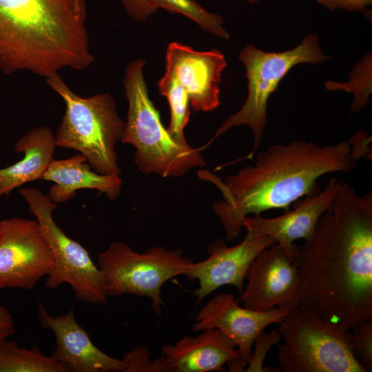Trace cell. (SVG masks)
Instances as JSON below:
<instances>
[{
	"label": "cell",
	"mask_w": 372,
	"mask_h": 372,
	"mask_svg": "<svg viewBox=\"0 0 372 372\" xmlns=\"http://www.w3.org/2000/svg\"><path fill=\"white\" fill-rule=\"evenodd\" d=\"M150 356L149 349L144 345L125 353L123 360L127 364L125 372H173L163 355L154 360Z\"/></svg>",
	"instance_id": "d4e9b609"
},
{
	"label": "cell",
	"mask_w": 372,
	"mask_h": 372,
	"mask_svg": "<svg viewBox=\"0 0 372 372\" xmlns=\"http://www.w3.org/2000/svg\"><path fill=\"white\" fill-rule=\"evenodd\" d=\"M246 231L243 240L233 247L222 239L213 241L207 248V258L189 265L183 276L191 282L198 281L194 292L198 303L224 285L234 286L240 294L251 263L262 249L275 242L269 237Z\"/></svg>",
	"instance_id": "7c38bea8"
},
{
	"label": "cell",
	"mask_w": 372,
	"mask_h": 372,
	"mask_svg": "<svg viewBox=\"0 0 372 372\" xmlns=\"http://www.w3.org/2000/svg\"><path fill=\"white\" fill-rule=\"evenodd\" d=\"M54 260L36 220H0V289H31L51 271Z\"/></svg>",
	"instance_id": "8fae6325"
},
{
	"label": "cell",
	"mask_w": 372,
	"mask_h": 372,
	"mask_svg": "<svg viewBox=\"0 0 372 372\" xmlns=\"http://www.w3.org/2000/svg\"><path fill=\"white\" fill-rule=\"evenodd\" d=\"M222 1H227V0H222ZM246 1L250 3H255L259 2L261 0H246Z\"/></svg>",
	"instance_id": "f546056e"
},
{
	"label": "cell",
	"mask_w": 372,
	"mask_h": 372,
	"mask_svg": "<svg viewBox=\"0 0 372 372\" xmlns=\"http://www.w3.org/2000/svg\"><path fill=\"white\" fill-rule=\"evenodd\" d=\"M19 194L35 217L52 254L53 267L45 286L52 289L61 285L70 286L76 298L83 302H108L103 274L88 251L69 237L55 223L53 212L56 203L36 187H21Z\"/></svg>",
	"instance_id": "9c48e42d"
},
{
	"label": "cell",
	"mask_w": 372,
	"mask_h": 372,
	"mask_svg": "<svg viewBox=\"0 0 372 372\" xmlns=\"http://www.w3.org/2000/svg\"><path fill=\"white\" fill-rule=\"evenodd\" d=\"M294 243L285 247L274 242L262 249L247 272V285L238 298L243 307L266 311L275 308L290 311L301 304V278Z\"/></svg>",
	"instance_id": "30bf717a"
},
{
	"label": "cell",
	"mask_w": 372,
	"mask_h": 372,
	"mask_svg": "<svg viewBox=\"0 0 372 372\" xmlns=\"http://www.w3.org/2000/svg\"><path fill=\"white\" fill-rule=\"evenodd\" d=\"M349 344L355 360L366 372L372 369V319L350 329Z\"/></svg>",
	"instance_id": "cb8c5ba5"
},
{
	"label": "cell",
	"mask_w": 372,
	"mask_h": 372,
	"mask_svg": "<svg viewBox=\"0 0 372 372\" xmlns=\"http://www.w3.org/2000/svg\"><path fill=\"white\" fill-rule=\"evenodd\" d=\"M317 2L331 10H343L364 12L372 3V0H316Z\"/></svg>",
	"instance_id": "83f0119b"
},
{
	"label": "cell",
	"mask_w": 372,
	"mask_h": 372,
	"mask_svg": "<svg viewBox=\"0 0 372 372\" xmlns=\"http://www.w3.org/2000/svg\"><path fill=\"white\" fill-rule=\"evenodd\" d=\"M0 372H70L63 363L47 356L39 349H26L14 340L0 343Z\"/></svg>",
	"instance_id": "ffe728a7"
},
{
	"label": "cell",
	"mask_w": 372,
	"mask_h": 372,
	"mask_svg": "<svg viewBox=\"0 0 372 372\" xmlns=\"http://www.w3.org/2000/svg\"><path fill=\"white\" fill-rule=\"evenodd\" d=\"M145 61L129 63L123 81L128 112L121 141L132 145L140 172L163 178L180 177L189 169L207 165L200 149L181 145L169 135L151 101L143 75Z\"/></svg>",
	"instance_id": "277c9868"
},
{
	"label": "cell",
	"mask_w": 372,
	"mask_h": 372,
	"mask_svg": "<svg viewBox=\"0 0 372 372\" xmlns=\"http://www.w3.org/2000/svg\"><path fill=\"white\" fill-rule=\"evenodd\" d=\"M238 59L246 68L247 99L241 108L217 129L210 143L233 127L247 125L253 132L254 146L245 158L251 159L266 126L268 100L283 77L296 65L319 64L330 58L322 50L318 37L312 34L306 36L294 48L280 52H265L247 44Z\"/></svg>",
	"instance_id": "52a82bcc"
},
{
	"label": "cell",
	"mask_w": 372,
	"mask_h": 372,
	"mask_svg": "<svg viewBox=\"0 0 372 372\" xmlns=\"http://www.w3.org/2000/svg\"><path fill=\"white\" fill-rule=\"evenodd\" d=\"M360 159L349 141L318 146L304 140L274 144L260 152L254 165L241 168L224 180L205 169L198 176L221 192L223 200L212 207L223 227L226 240L237 238L244 218L289 205L318 185V178L331 172H349Z\"/></svg>",
	"instance_id": "7a4b0ae2"
},
{
	"label": "cell",
	"mask_w": 372,
	"mask_h": 372,
	"mask_svg": "<svg viewBox=\"0 0 372 372\" xmlns=\"http://www.w3.org/2000/svg\"><path fill=\"white\" fill-rule=\"evenodd\" d=\"M338 183L339 180L332 177L323 190L317 185L303 199L295 201L291 211L280 216H248L242 221V227L290 248L296 240H306L311 236L319 218L333 200Z\"/></svg>",
	"instance_id": "2e32d148"
},
{
	"label": "cell",
	"mask_w": 372,
	"mask_h": 372,
	"mask_svg": "<svg viewBox=\"0 0 372 372\" xmlns=\"http://www.w3.org/2000/svg\"><path fill=\"white\" fill-rule=\"evenodd\" d=\"M121 1L127 14L136 21H145L158 10L153 0H121Z\"/></svg>",
	"instance_id": "4316f807"
},
{
	"label": "cell",
	"mask_w": 372,
	"mask_h": 372,
	"mask_svg": "<svg viewBox=\"0 0 372 372\" xmlns=\"http://www.w3.org/2000/svg\"><path fill=\"white\" fill-rule=\"evenodd\" d=\"M193 262L180 249L156 246L138 253L122 241L112 242L98 256L108 297L123 294L147 297L152 310L159 316L165 305L161 297L164 283L183 275Z\"/></svg>",
	"instance_id": "ba28073f"
},
{
	"label": "cell",
	"mask_w": 372,
	"mask_h": 372,
	"mask_svg": "<svg viewBox=\"0 0 372 372\" xmlns=\"http://www.w3.org/2000/svg\"><path fill=\"white\" fill-rule=\"evenodd\" d=\"M159 93L165 96L170 107V122L167 130L178 143L187 145L184 129L189 121V102L186 91L175 72L166 67L163 76L158 81Z\"/></svg>",
	"instance_id": "44dd1931"
},
{
	"label": "cell",
	"mask_w": 372,
	"mask_h": 372,
	"mask_svg": "<svg viewBox=\"0 0 372 372\" xmlns=\"http://www.w3.org/2000/svg\"><path fill=\"white\" fill-rule=\"evenodd\" d=\"M85 0H0V71L47 78L94 61Z\"/></svg>",
	"instance_id": "3957f363"
},
{
	"label": "cell",
	"mask_w": 372,
	"mask_h": 372,
	"mask_svg": "<svg viewBox=\"0 0 372 372\" xmlns=\"http://www.w3.org/2000/svg\"><path fill=\"white\" fill-rule=\"evenodd\" d=\"M15 331L14 320L11 313L0 305V343Z\"/></svg>",
	"instance_id": "f1b7e54d"
},
{
	"label": "cell",
	"mask_w": 372,
	"mask_h": 372,
	"mask_svg": "<svg viewBox=\"0 0 372 372\" xmlns=\"http://www.w3.org/2000/svg\"><path fill=\"white\" fill-rule=\"evenodd\" d=\"M324 87L330 91L342 90L351 93L353 99L351 103V113H357L363 110L369 102L372 92V56L371 52L366 54L351 70L347 82L327 81Z\"/></svg>",
	"instance_id": "7402d4cb"
},
{
	"label": "cell",
	"mask_w": 372,
	"mask_h": 372,
	"mask_svg": "<svg viewBox=\"0 0 372 372\" xmlns=\"http://www.w3.org/2000/svg\"><path fill=\"white\" fill-rule=\"evenodd\" d=\"M226 65L216 49L199 52L177 42L167 48L166 67L175 72L195 112H210L220 105L219 83Z\"/></svg>",
	"instance_id": "5bb4252c"
},
{
	"label": "cell",
	"mask_w": 372,
	"mask_h": 372,
	"mask_svg": "<svg viewBox=\"0 0 372 372\" xmlns=\"http://www.w3.org/2000/svg\"><path fill=\"white\" fill-rule=\"evenodd\" d=\"M291 311L275 308L266 311L251 310L238 305L234 295L220 293L210 299L197 313L194 332L216 328L236 344L244 367L249 364L254 341L271 324H278Z\"/></svg>",
	"instance_id": "4fadbf2b"
},
{
	"label": "cell",
	"mask_w": 372,
	"mask_h": 372,
	"mask_svg": "<svg viewBox=\"0 0 372 372\" xmlns=\"http://www.w3.org/2000/svg\"><path fill=\"white\" fill-rule=\"evenodd\" d=\"M41 180L54 183L49 189L48 196L56 204L66 203L82 189L98 190L111 200H116L123 183L120 176L95 172L81 154L65 159H53Z\"/></svg>",
	"instance_id": "ac0fdd59"
},
{
	"label": "cell",
	"mask_w": 372,
	"mask_h": 372,
	"mask_svg": "<svg viewBox=\"0 0 372 372\" xmlns=\"http://www.w3.org/2000/svg\"><path fill=\"white\" fill-rule=\"evenodd\" d=\"M283 343L276 358L285 372H366L355 360L350 330L300 307L278 323Z\"/></svg>",
	"instance_id": "8992f818"
},
{
	"label": "cell",
	"mask_w": 372,
	"mask_h": 372,
	"mask_svg": "<svg viewBox=\"0 0 372 372\" xmlns=\"http://www.w3.org/2000/svg\"><path fill=\"white\" fill-rule=\"evenodd\" d=\"M56 147L54 134L48 126L34 127L20 138L14 149L23 157L0 169V198L27 183L41 180L53 160Z\"/></svg>",
	"instance_id": "d6986e66"
},
{
	"label": "cell",
	"mask_w": 372,
	"mask_h": 372,
	"mask_svg": "<svg viewBox=\"0 0 372 372\" xmlns=\"http://www.w3.org/2000/svg\"><path fill=\"white\" fill-rule=\"evenodd\" d=\"M300 308L350 330L372 319V193L339 180L311 236L297 247Z\"/></svg>",
	"instance_id": "6da1fadb"
},
{
	"label": "cell",
	"mask_w": 372,
	"mask_h": 372,
	"mask_svg": "<svg viewBox=\"0 0 372 372\" xmlns=\"http://www.w3.org/2000/svg\"><path fill=\"white\" fill-rule=\"evenodd\" d=\"M201 331L161 347L173 372H220L225 364L240 358L234 342L220 330L209 328Z\"/></svg>",
	"instance_id": "e0dca14e"
},
{
	"label": "cell",
	"mask_w": 372,
	"mask_h": 372,
	"mask_svg": "<svg viewBox=\"0 0 372 372\" xmlns=\"http://www.w3.org/2000/svg\"><path fill=\"white\" fill-rule=\"evenodd\" d=\"M156 7L170 13L179 14L194 21L203 30L229 39V33L223 26V18L210 12L195 0H153Z\"/></svg>",
	"instance_id": "603a6c76"
},
{
	"label": "cell",
	"mask_w": 372,
	"mask_h": 372,
	"mask_svg": "<svg viewBox=\"0 0 372 372\" xmlns=\"http://www.w3.org/2000/svg\"><path fill=\"white\" fill-rule=\"evenodd\" d=\"M45 79L65 104L54 134L56 146L79 152L99 174L120 176L115 147L121 140L125 121L118 116L114 99L107 92L79 96L58 72Z\"/></svg>",
	"instance_id": "5b68a950"
},
{
	"label": "cell",
	"mask_w": 372,
	"mask_h": 372,
	"mask_svg": "<svg viewBox=\"0 0 372 372\" xmlns=\"http://www.w3.org/2000/svg\"><path fill=\"white\" fill-rule=\"evenodd\" d=\"M41 326L51 330L55 336L56 347L51 356L65 364L70 372H125L127 364L97 347L75 318L73 309L54 317L42 303L37 309Z\"/></svg>",
	"instance_id": "9a60e30c"
},
{
	"label": "cell",
	"mask_w": 372,
	"mask_h": 372,
	"mask_svg": "<svg viewBox=\"0 0 372 372\" xmlns=\"http://www.w3.org/2000/svg\"><path fill=\"white\" fill-rule=\"evenodd\" d=\"M280 339V335L276 330H273L269 334L263 331L256 338L255 349L252 351V355L246 371H280L273 367H264L263 362L269 349Z\"/></svg>",
	"instance_id": "484cf974"
}]
</instances>
